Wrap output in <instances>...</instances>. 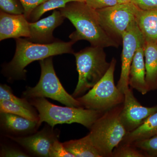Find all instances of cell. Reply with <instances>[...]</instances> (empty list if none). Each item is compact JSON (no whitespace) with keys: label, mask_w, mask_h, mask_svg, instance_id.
<instances>
[{"label":"cell","mask_w":157,"mask_h":157,"mask_svg":"<svg viewBox=\"0 0 157 157\" xmlns=\"http://www.w3.org/2000/svg\"><path fill=\"white\" fill-rule=\"evenodd\" d=\"M59 10L76 28V31L69 36L74 43L84 40L89 42L92 46L103 48H118L119 46L120 42L109 36L101 26L95 9L91 8L85 2H70Z\"/></svg>","instance_id":"1"},{"label":"cell","mask_w":157,"mask_h":157,"mask_svg":"<svg viewBox=\"0 0 157 157\" xmlns=\"http://www.w3.org/2000/svg\"><path fill=\"white\" fill-rule=\"evenodd\" d=\"M74 42L57 40L48 44L34 43L26 38L16 39V50L14 57L4 68L6 74L10 79L25 78V68L32 62L41 60L55 56L73 53Z\"/></svg>","instance_id":"2"},{"label":"cell","mask_w":157,"mask_h":157,"mask_svg":"<svg viewBox=\"0 0 157 157\" xmlns=\"http://www.w3.org/2000/svg\"><path fill=\"white\" fill-rule=\"evenodd\" d=\"M123 107V103L104 112L90 129L88 135L101 157H112L127 134L121 119Z\"/></svg>","instance_id":"3"},{"label":"cell","mask_w":157,"mask_h":157,"mask_svg":"<svg viewBox=\"0 0 157 157\" xmlns=\"http://www.w3.org/2000/svg\"><path fill=\"white\" fill-rule=\"evenodd\" d=\"M30 103L39 112L38 125L46 122L52 128L59 124L78 123L90 129L104 112L82 107H61L44 98H32Z\"/></svg>","instance_id":"4"},{"label":"cell","mask_w":157,"mask_h":157,"mask_svg":"<svg viewBox=\"0 0 157 157\" xmlns=\"http://www.w3.org/2000/svg\"><path fill=\"white\" fill-rule=\"evenodd\" d=\"M76 58L78 81L72 96L76 98L92 88L110 67L104 48L91 46L73 53Z\"/></svg>","instance_id":"5"},{"label":"cell","mask_w":157,"mask_h":157,"mask_svg":"<svg viewBox=\"0 0 157 157\" xmlns=\"http://www.w3.org/2000/svg\"><path fill=\"white\" fill-rule=\"evenodd\" d=\"M116 63V59L113 58L104 77L88 93L76 98L82 107L105 112L124 103V94L114 82Z\"/></svg>","instance_id":"6"},{"label":"cell","mask_w":157,"mask_h":157,"mask_svg":"<svg viewBox=\"0 0 157 157\" xmlns=\"http://www.w3.org/2000/svg\"><path fill=\"white\" fill-rule=\"evenodd\" d=\"M41 73L40 79L33 87H27L22 93L27 99L47 98L70 107H82L79 101L70 95L63 87L54 68L52 57L39 61Z\"/></svg>","instance_id":"7"},{"label":"cell","mask_w":157,"mask_h":157,"mask_svg":"<svg viewBox=\"0 0 157 157\" xmlns=\"http://www.w3.org/2000/svg\"><path fill=\"white\" fill-rule=\"evenodd\" d=\"M138 8L132 2L96 10L101 26L109 36L121 42L122 37L135 20Z\"/></svg>","instance_id":"8"},{"label":"cell","mask_w":157,"mask_h":157,"mask_svg":"<svg viewBox=\"0 0 157 157\" xmlns=\"http://www.w3.org/2000/svg\"><path fill=\"white\" fill-rule=\"evenodd\" d=\"M121 70L117 87L124 94L129 89L130 68L137 48L144 43V39L136 20L132 23L122 37Z\"/></svg>","instance_id":"9"},{"label":"cell","mask_w":157,"mask_h":157,"mask_svg":"<svg viewBox=\"0 0 157 157\" xmlns=\"http://www.w3.org/2000/svg\"><path fill=\"white\" fill-rule=\"evenodd\" d=\"M132 89L129 88L124 94V100L121 113V121L127 133L137 129L150 116L157 112V106H142L134 96Z\"/></svg>","instance_id":"10"},{"label":"cell","mask_w":157,"mask_h":157,"mask_svg":"<svg viewBox=\"0 0 157 157\" xmlns=\"http://www.w3.org/2000/svg\"><path fill=\"white\" fill-rule=\"evenodd\" d=\"M7 137L31 153L44 157H49L51 147L55 141L58 139L57 134L46 128L29 136L17 137L8 135Z\"/></svg>","instance_id":"11"},{"label":"cell","mask_w":157,"mask_h":157,"mask_svg":"<svg viewBox=\"0 0 157 157\" xmlns=\"http://www.w3.org/2000/svg\"><path fill=\"white\" fill-rule=\"evenodd\" d=\"M65 18L59 10H55L48 17L35 22H29L30 36L26 39L40 44L55 42L57 40L53 36V31L62 24Z\"/></svg>","instance_id":"12"},{"label":"cell","mask_w":157,"mask_h":157,"mask_svg":"<svg viewBox=\"0 0 157 157\" xmlns=\"http://www.w3.org/2000/svg\"><path fill=\"white\" fill-rule=\"evenodd\" d=\"M29 21L24 14L0 12V40L29 37Z\"/></svg>","instance_id":"13"},{"label":"cell","mask_w":157,"mask_h":157,"mask_svg":"<svg viewBox=\"0 0 157 157\" xmlns=\"http://www.w3.org/2000/svg\"><path fill=\"white\" fill-rule=\"evenodd\" d=\"M144 44L137 48L132 61L129 73V86L145 95L148 92L144 61Z\"/></svg>","instance_id":"14"},{"label":"cell","mask_w":157,"mask_h":157,"mask_svg":"<svg viewBox=\"0 0 157 157\" xmlns=\"http://www.w3.org/2000/svg\"><path fill=\"white\" fill-rule=\"evenodd\" d=\"M0 120L1 126L3 129L14 134L32 133L39 127L38 121L30 120L8 113L1 112Z\"/></svg>","instance_id":"15"},{"label":"cell","mask_w":157,"mask_h":157,"mask_svg":"<svg viewBox=\"0 0 157 157\" xmlns=\"http://www.w3.org/2000/svg\"><path fill=\"white\" fill-rule=\"evenodd\" d=\"M135 20L144 42L157 43V9L143 10L138 9L135 14Z\"/></svg>","instance_id":"16"},{"label":"cell","mask_w":157,"mask_h":157,"mask_svg":"<svg viewBox=\"0 0 157 157\" xmlns=\"http://www.w3.org/2000/svg\"><path fill=\"white\" fill-rule=\"evenodd\" d=\"M146 81L148 91L157 89V43L144 42Z\"/></svg>","instance_id":"17"},{"label":"cell","mask_w":157,"mask_h":157,"mask_svg":"<svg viewBox=\"0 0 157 157\" xmlns=\"http://www.w3.org/2000/svg\"><path fill=\"white\" fill-rule=\"evenodd\" d=\"M157 135V112L150 116L137 129L127 133L121 143L132 144Z\"/></svg>","instance_id":"18"},{"label":"cell","mask_w":157,"mask_h":157,"mask_svg":"<svg viewBox=\"0 0 157 157\" xmlns=\"http://www.w3.org/2000/svg\"><path fill=\"white\" fill-rule=\"evenodd\" d=\"M63 144L75 157H101L89 135L80 139L66 141Z\"/></svg>","instance_id":"19"},{"label":"cell","mask_w":157,"mask_h":157,"mask_svg":"<svg viewBox=\"0 0 157 157\" xmlns=\"http://www.w3.org/2000/svg\"><path fill=\"white\" fill-rule=\"evenodd\" d=\"M73 2H85V0H48L34 9L29 17V21L35 22L45 12L63 8L68 3Z\"/></svg>","instance_id":"20"},{"label":"cell","mask_w":157,"mask_h":157,"mask_svg":"<svg viewBox=\"0 0 157 157\" xmlns=\"http://www.w3.org/2000/svg\"><path fill=\"white\" fill-rule=\"evenodd\" d=\"M0 111L1 112L12 113L30 120L39 121V115L36 111L29 110L8 100H0Z\"/></svg>","instance_id":"21"},{"label":"cell","mask_w":157,"mask_h":157,"mask_svg":"<svg viewBox=\"0 0 157 157\" xmlns=\"http://www.w3.org/2000/svg\"><path fill=\"white\" fill-rule=\"evenodd\" d=\"M142 151L132 144L121 143L113 150L112 157H146Z\"/></svg>","instance_id":"22"},{"label":"cell","mask_w":157,"mask_h":157,"mask_svg":"<svg viewBox=\"0 0 157 157\" xmlns=\"http://www.w3.org/2000/svg\"><path fill=\"white\" fill-rule=\"evenodd\" d=\"M0 100H8L25 107L29 110L35 111L33 106L26 98H19L14 95L11 88L6 84L0 86Z\"/></svg>","instance_id":"23"},{"label":"cell","mask_w":157,"mask_h":157,"mask_svg":"<svg viewBox=\"0 0 157 157\" xmlns=\"http://www.w3.org/2000/svg\"><path fill=\"white\" fill-rule=\"evenodd\" d=\"M132 144L144 152L147 157H157V135Z\"/></svg>","instance_id":"24"},{"label":"cell","mask_w":157,"mask_h":157,"mask_svg":"<svg viewBox=\"0 0 157 157\" xmlns=\"http://www.w3.org/2000/svg\"><path fill=\"white\" fill-rule=\"evenodd\" d=\"M1 11L11 14L24 13V9L20 0H0Z\"/></svg>","instance_id":"25"},{"label":"cell","mask_w":157,"mask_h":157,"mask_svg":"<svg viewBox=\"0 0 157 157\" xmlns=\"http://www.w3.org/2000/svg\"><path fill=\"white\" fill-rule=\"evenodd\" d=\"M49 157H75V156L67 151L63 143L60 142L58 139L55 141L51 147Z\"/></svg>","instance_id":"26"},{"label":"cell","mask_w":157,"mask_h":157,"mask_svg":"<svg viewBox=\"0 0 157 157\" xmlns=\"http://www.w3.org/2000/svg\"><path fill=\"white\" fill-rule=\"evenodd\" d=\"M85 2L94 9H100L119 4L117 0H85Z\"/></svg>","instance_id":"27"},{"label":"cell","mask_w":157,"mask_h":157,"mask_svg":"<svg viewBox=\"0 0 157 157\" xmlns=\"http://www.w3.org/2000/svg\"><path fill=\"white\" fill-rule=\"evenodd\" d=\"M48 0H20L24 9L25 16L28 19L34 9Z\"/></svg>","instance_id":"28"},{"label":"cell","mask_w":157,"mask_h":157,"mask_svg":"<svg viewBox=\"0 0 157 157\" xmlns=\"http://www.w3.org/2000/svg\"><path fill=\"white\" fill-rule=\"evenodd\" d=\"M0 156L5 157H28V155L18 149L2 145L1 149Z\"/></svg>","instance_id":"29"},{"label":"cell","mask_w":157,"mask_h":157,"mask_svg":"<svg viewBox=\"0 0 157 157\" xmlns=\"http://www.w3.org/2000/svg\"><path fill=\"white\" fill-rule=\"evenodd\" d=\"M131 2L141 10L157 9V0H132Z\"/></svg>","instance_id":"30"},{"label":"cell","mask_w":157,"mask_h":157,"mask_svg":"<svg viewBox=\"0 0 157 157\" xmlns=\"http://www.w3.org/2000/svg\"><path fill=\"white\" fill-rule=\"evenodd\" d=\"M119 4L131 2L132 0H117Z\"/></svg>","instance_id":"31"},{"label":"cell","mask_w":157,"mask_h":157,"mask_svg":"<svg viewBox=\"0 0 157 157\" xmlns=\"http://www.w3.org/2000/svg\"></svg>","instance_id":"32"}]
</instances>
